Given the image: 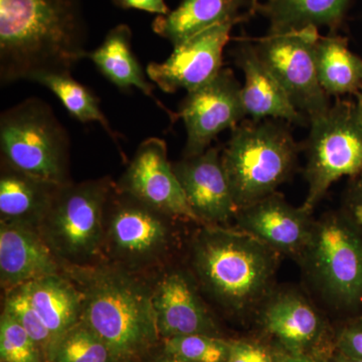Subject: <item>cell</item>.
I'll return each mask as SVG.
<instances>
[{
  "mask_svg": "<svg viewBox=\"0 0 362 362\" xmlns=\"http://www.w3.org/2000/svg\"><path fill=\"white\" fill-rule=\"evenodd\" d=\"M80 0H0V81L71 74L88 58Z\"/></svg>",
  "mask_w": 362,
  "mask_h": 362,
  "instance_id": "1",
  "label": "cell"
},
{
  "mask_svg": "<svg viewBox=\"0 0 362 362\" xmlns=\"http://www.w3.org/2000/svg\"><path fill=\"white\" fill-rule=\"evenodd\" d=\"M82 295V321L119 362H135L161 339L153 288L119 265L63 267Z\"/></svg>",
  "mask_w": 362,
  "mask_h": 362,
  "instance_id": "2",
  "label": "cell"
},
{
  "mask_svg": "<svg viewBox=\"0 0 362 362\" xmlns=\"http://www.w3.org/2000/svg\"><path fill=\"white\" fill-rule=\"evenodd\" d=\"M282 255L242 230L204 226L192 243L195 281L235 317L258 312L275 288Z\"/></svg>",
  "mask_w": 362,
  "mask_h": 362,
  "instance_id": "3",
  "label": "cell"
},
{
  "mask_svg": "<svg viewBox=\"0 0 362 362\" xmlns=\"http://www.w3.org/2000/svg\"><path fill=\"white\" fill-rule=\"evenodd\" d=\"M297 154L292 135L278 123L254 120L233 128L221 157L238 211L277 192Z\"/></svg>",
  "mask_w": 362,
  "mask_h": 362,
  "instance_id": "4",
  "label": "cell"
},
{
  "mask_svg": "<svg viewBox=\"0 0 362 362\" xmlns=\"http://www.w3.org/2000/svg\"><path fill=\"white\" fill-rule=\"evenodd\" d=\"M305 276L324 301L338 311L362 306V233L340 211L314 221L298 257Z\"/></svg>",
  "mask_w": 362,
  "mask_h": 362,
  "instance_id": "5",
  "label": "cell"
},
{
  "mask_svg": "<svg viewBox=\"0 0 362 362\" xmlns=\"http://www.w3.org/2000/svg\"><path fill=\"white\" fill-rule=\"evenodd\" d=\"M110 178L68 183L57 190L37 228L63 267L93 265L104 250Z\"/></svg>",
  "mask_w": 362,
  "mask_h": 362,
  "instance_id": "6",
  "label": "cell"
},
{
  "mask_svg": "<svg viewBox=\"0 0 362 362\" xmlns=\"http://www.w3.org/2000/svg\"><path fill=\"white\" fill-rule=\"evenodd\" d=\"M0 147L4 163L56 185L70 183V137L51 107L25 100L1 114Z\"/></svg>",
  "mask_w": 362,
  "mask_h": 362,
  "instance_id": "7",
  "label": "cell"
},
{
  "mask_svg": "<svg viewBox=\"0 0 362 362\" xmlns=\"http://www.w3.org/2000/svg\"><path fill=\"white\" fill-rule=\"evenodd\" d=\"M305 168L308 190L303 206L312 213L331 185L362 173V123L356 104L338 101L309 118Z\"/></svg>",
  "mask_w": 362,
  "mask_h": 362,
  "instance_id": "8",
  "label": "cell"
},
{
  "mask_svg": "<svg viewBox=\"0 0 362 362\" xmlns=\"http://www.w3.org/2000/svg\"><path fill=\"white\" fill-rule=\"evenodd\" d=\"M168 214L135 197L112 190L105 211L104 250L116 265L135 271L156 263L171 242Z\"/></svg>",
  "mask_w": 362,
  "mask_h": 362,
  "instance_id": "9",
  "label": "cell"
},
{
  "mask_svg": "<svg viewBox=\"0 0 362 362\" xmlns=\"http://www.w3.org/2000/svg\"><path fill=\"white\" fill-rule=\"evenodd\" d=\"M320 35L314 26L292 32L269 33L254 44L262 63L280 83L292 104L309 118L330 107L316 68V44Z\"/></svg>",
  "mask_w": 362,
  "mask_h": 362,
  "instance_id": "10",
  "label": "cell"
},
{
  "mask_svg": "<svg viewBox=\"0 0 362 362\" xmlns=\"http://www.w3.org/2000/svg\"><path fill=\"white\" fill-rule=\"evenodd\" d=\"M187 129L185 157L199 156L211 147L220 133L246 117L242 100V86L232 71L223 69L206 85L188 92L178 113Z\"/></svg>",
  "mask_w": 362,
  "mask_h": 362,
  "instance_id": "11",
  "label": "cell"
},
{
  "mask_svg": "<svg viewBox=\"0 0 362 362\" xmlns=\"http://www.w3.org/2000/svg\"><path fill=\"white\" fill-rule=\"evenodd\" d=\"M116 187L171 218L199 223L168 160L166 143L160 138H148L139 145Z\"/></svg>",
  "mask_w": 362,
  "mask_h": 362,
  "instance_id": "12",
  "label": "cell"
},
{
  "mask_svg": "<svg viewBox=\"0 0 362 362\" xmlns=\"http://www.w3.org/2000/svg\"><path fill=\"white\" fill-rule=\"evenodd\" d=\"M235 23L211 26L181 44L162 63H150L146 74L161 90L192 92L213 81L223 70V49Z\"/></svg>",
  "mask_w": 362,
  "mask_h": 362,
  "instance_id": "13",
  "label": "cell"
},
{
  "mask_svg": "<svg viewBox=\"0 0 362 362\" xmlns=\"http://www.w3.org/2000/svg\"><path fill=\"white\" fill-rule=\"evenodd\" d=\"M173 168L201 225L223 226L235 220L238 206L218 148L209 147L199 156L183 157Z\"/></svg>",
  "mask_w": 362,
  "mask_h": 362,
  "instance_id": "14",
  "label": "cell"
},
{
  "mask_svg": "<svg viewBox=\"0 0 362 362\" xmlns=\"http://www.w3.org/2000/svg\"><path fill=\"white\" fill-rule=\"evenodd\" d=\"M235 221L238 230L280 255L297 259L310 239L315 221L312 213L291 206L279 192L240 209Z\"/></svg>",
  "mask_w": 362,
  "mask_h": 362,
  "instance_id": "15",
  "label": "cell"
},
{
  "mask_svg": "<svg viewBox=\"0 0 362 362\" xmlns=\"http://www.w3.org/2000/svg\"><path fill=\"white\" fill-rule=\"evenodd\" d=\"M257 313L262 327L283 351L299 354L320 349L326 322L303 293L274 289Z\"/></svg>",
  "mask_w": 362,
  "mask_h": 362,
  "instance_id": "16",
  "label": "cell"
},
{
  "mask_svg": "<svg viewBox=\"0 0 362 362\" xmlns=\"http://www.w3.org/2000/svg\"><path fill=\"white\" fill-rule=\"evenodd\" d=\"M195 279L168 272L153 288V307L161 339L190 334L220 337L218 323L197 291Z\"/></svg>",
  "mask_w": 362,
  "mask_h": 362,
  "instance_id": "17",
  "label": "cell"
},
{
  "mask_svg": "<svg viewBox=\"0 0 362 362\" xmlns=\"http://www.w3.org/2000/svg\"><path fill=\"white\" fill-rule=\"evenodd\" d=\"M63 265L37 226L0 221V280L13 289L30 281L61 273Z\"/></svg>",
  "mask_w": 362,
  "mask_h": 362,
  "instance_id": "18",
  "label": "cell"
},
{
  "mask_svg": "<svg viewBox=\"0 0 362 362\" xmlns=\"http://www.w3.org/2000/svg\"><path fill=\"white\" fill-rule=\"evenodd\" d=\"M235 61L244 74L242 100L247 116L255 121L274 118L304 122L306 118L295 108L282 86L262 63L254 45L240 44L235 52Z\"/></svg>",
  "mask_w": 362,
  "mask_h": 362,
  "instance_id": "19",
  "label": "cell"
},
{
  "mask_svg": "<svg viewBox=\"0 0 362 362\" xmlns=\"http://www.w3.org/2000/svg\"><path fill=\"white\" fill-rule=\"evenodd\" d=\"M247 4L256 13L252 0H183L175 11L156 18L152 28L175 47L211 26L246 20L249 14L242 8Z\"/></svg>",
  "mask_w": 362,
  "mask_h": 362,
  "instance_id": "20",
  "label": "cell"
},
{
  "mask_svg": "<svg viewBox=\"0 0 362 362\" xmlns=\"http://www.w3.org/2000/svg\"><path fill=\"white\" fill-rule=\"evenodd\" d=\"M21 287L54 338L82 320V295L65 274L45 276Z\"/></svg>",
  "mask_w": 362,
  "mask_h": 362,
  "instance_id": "21",
  "label": "cell"
},
{
  "mask_svg": "<svg viewBox=\"0 0 362 362\" xmlns=\"http://www.w3.org/2000/svg\"><path fill=\"white\" fill-rule=\"evenodd\" d=\"M132 33L129 26L119 25L112 28L99 47L89 52L88 58L96 65L99 71L119 89L128 90L136 88L146 97L151 98L171 119L177 115L170 113L166 107L154 96V86L147 81L141 66L138 63L131 49Z\"/></svg>",
  "mask_w": 362,
  "mask_h": 362,
  "instance_id": "22",
  "label": "cell"
},
{
  "mask_svg": "<svg viewBox=\"0 0 362 362\" xmlns=\"http://www.w3.org/2000/svg\"><path fill=\"white\" fill-rule=\"evenodd\" d=\"M59 187L4 163L0 177L1 221L39 226Z\"/></svg>",
  "mask_w": 362,
  "mask_h": 362,
  "instance_id": "23",
  "label": "cell"
},
{
  "mask_svg": "<svg viewBox=\"0 0 362 362\" xmlns=\"http://www.w3.org/2000/svg\"><path fill=\"white\" fill-rule=\"evenodd\" d=\"M350 0H266L257 6L270 23V33H280L314 26L334 30L342 23Z\"/></svg>",
  "mask_w": 362,
  "mask_h": 362,
  "instance_id": "24",
  "label": "cell"
},
{
  "mask_svg": "<svg viewBox=\"0 0 362 362\" xmlns=\"http://www.w3.org/2000/svg\"><path fill=\"white\" fill-rule=\"evenodd\" d=\"M319 83L328 96L358 94L362 88V59L337 35L319 37L316 44Z\"/></svg>",
  "mask_w": 362,
  "mask_h": 362,
  "instance_id": "25",
  "label": "cell"
},
{
  "mask_svg": "<svg viewBox=\"0 0 362 362\" xmlns=\"http://www.w3.org/2000/svg\"><path fill=\"white\" fill-rule=\"evenodd\" d=\"M35 82L45 86L56 95L69 113L80 122H98L103 126L107 134L121 150L120 135L112 129L108 119L100 109L99 100L87 87L74 80L71 74H49L35 78Z\"/></svg>",
  "mask_w": 362,
  "mask_h": 362,
  "instance_id": "26",
  "label": "cell"
},
{
  "mask_svg": "<svg viewBox=\"0 0 362 362\" xmlns=\"http://www.w3.org/2000/svg\"><path fill=\"white\" fill-rule=\"evenodd\" d=\"M45 362H119L106 343L81 320L52 340Z\"/></svg>",
  "mask_w": 362,
  "mask_h": 362,
  "instance_id": "27",
  "label": "cell"
},
{
  "mask_svg": "<svg viewBox=\"0 0 362 362\" xmlns=\"http://www.w3.org/2000/svg\"><path fill=\"white\" fill-rule=\"evenodd\" d=\"M230 341L221 337L190 334L164 340V352L189 362H226Z\"/></svg>",
  "mask_w": 362,
  "mask_h": 362,
  "instance_id": "28",
  "label": "cell"
},
{
  "mask_svg": "<svg viewBox=\"0 0 362 362\" xmlns=\"http://www.w3.org/2000/svg\"><path fill=\"white\" fill-rule=\"evenodd\" d=\"M0 361L45 362L39 344L6 312L0 318Z\"/></svg>",
  "mask_w": 362,
  "mask_h": 362,
  "instance_id": "29",
  "label": "cell"
},
{
  "mask_svg": "<svg viewBox=\"0 0 362 362\" xmlns=\"http://www.w3.org/2000/svg\"><path fill=\"white\" fill-rule=\"evenodd\" d=\"M4 312L13 317L14 320L20 324L30 337L39 344L45 354V349L49 346L54 337L42 322L37 312L33 308L21 286L7 290Z\"/></svg>",
  "mask_w": 362,
  "mask_h": 362,
  "instance_id": "30",
  "label": "cell"
},
{
  "mask_svg": "<svg viewBox=\"0 0 362 362\" xmlns=\"http://www.w3.org/2000/svg\"><path fill=\"white\" fill-rule=\"evenodd\" d=\"M282 352L256 340H233L226 362H279Z\"/></svg>",
  "mask_w": 362,
  "mask_h": 362,
  "instance_id": "31",
  "label": "cell"
},
{
  "mask_svg": "<svg viewBox=\"0 0 362 362\" xmlns=\"http://www.w3.org/2000/svg\"><path fill=\"white\" fill-rule=\"evenodd\" d=\"M333 346L343 354L362 359V316L354 317L338 328Z\"/></svg>",
  "mask_w": 362,
  "mask_h": 362,
  "instance_id": "32",
  "label": "cell"
},
{
  "mask_svg": "<svg viewBox=\"0 0 362 362\" xmlns=\"http://www.w3.org/2000/svg\"><path fill=\"white\" fill-rule=\"evenodd\" d=\"M354 177L339 211L362 233V173Z\"/></svg>",
  "mask_w": 362,
  "mask_h": 362,
  "instance_id": "33",
  "label": "cell"
},
{
  "mask_svg": "<svg viewBox=\"0 0 362 362\" xmlns=\"http://www.w3.org/2000/svg\"><path fill=\"white\" fill-rule=\"evenodd\" d=\"M117 6L124 9H138L160 16L170 13L165 0H113Z\"/></svg>",
  "mask_w": 362,
  "mask_h": 362,
  "instance_id": "34",
  "label": "cell"
},
{
  "mask_svg": "<svg viewBox=\"0 0 362 362\" xmlns=\"http://www.w3.org/2000/svg\"><path fill=\"white\" fill-rule=\"evenodd\" d=\"M327 354L328 352L326 354H323L321 349L299 354H288V352L283 351L279 362H326Z\"/></svg>",
  "mask_w": 362,
  "mask_h": 362,
  "instance_id": "35",
  "label": "cell"
},
{
  "mask_svg": "<svg viewBox=\"0 0 362 362\" xmlns=\"http://www.w3.org/2000/svg\"><path fill=\"white\" fill-rule=\"evenodd\" d=\"M326 362H362V359L343 354L333 346L332 349L328 352Z\"/></svg>",
  "mask_w": 362,
  "mask_h": 362,
  "instance_id": "36",
  "label": "cell"
},
{
  "mask_svg": "<svg viewBox=\"0 0 362 362\" xmlns=\"http://www.w3.org/2000/svg\"><path fill=\"white\" fill-rule=\"evenodd\" d=\"M152 362H189L185 359L180 358V357L173 356V354H166L163 351L162 356L157 357Z\"/></svg>",
  "mask_w": 362,
  "mask_h": 362,
  "instance_id": "37",
  "label": "cell"
},
{
  "mask_svg": "<svg viewBox=\"0 0 362 362\" xmlns=\"http://www.w3.org/2000/svg\"><path fill=\"white\" fill-rule=\"evenodd\" d=\"M357 95L358 96H357V103L356 104V111L362 123V88Z\"/></svg>",
  "mask_w": 362,
  "mask_h": 362,
  "instance_id": "38",
  "label": "cell"
},
{
  "mask_svg": "<svg viewBox=\"0 0 362 362\" xmlns=\"http://www.w3.org/2000/svg\"><path fill=\"white\" fill-rule=\"evenodd\" d=\"M252 4H254L255 6H256V8H257V6H258V4H259L258 0H252Z\"/></svg>",
  "mask_w": 362,
  "mask_h": 362,
  "instance_id": "39",
  "label": "cell"
},
{
  "mask_svg": "<svg viewBox=\"0 0 362 362\" xmlns=\"http://www.w3.org/2000/svg\"><path fill=\"white\" fill-rule=\"evenodd\" d=\"M1 362H8V361H1Z\"/></svg>",
  "mask_w": 362,
  "mask_h": 362,
  "instance_id": "40",
  "label": "cell"
}]
</instances>
